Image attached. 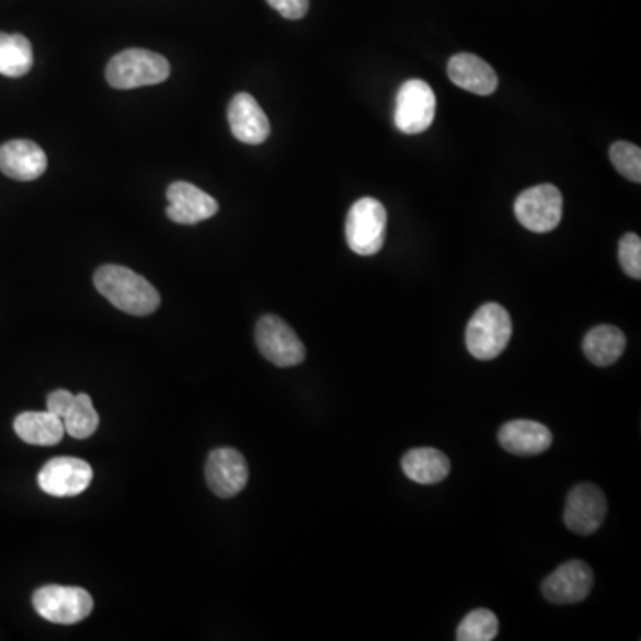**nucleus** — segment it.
<instances>
[{
  "label": "nucleus",
  "mask_w": 641,
  "mask_h": 641,
  "mask_svg": "<svg viewBox=\"0 0 641 641\" xmlns=\"http://www.w3.org/2000/svg\"><path fill=\"white\" fill-rule=\"evenodd\" d=\"M93 282L100 295L110 299L116 309L133 316H148L161 305L156 287L128 267L116 264L99 267Z\"/></svg>",
  "instance_id": "nucleus-1"
},
{
  "label": "nucleus",
  "mask_w": 641,
  "mask_h": 641,
  "mask_svg": "<svg viewBox=\"0 0 641 641\" xmlns=\"http://www.w3.org/2000/svg\"><path fill=\"white\" fill-rule=\"evenodd\" d=\"M512 332L508 310L499 304L481 305L467 324V350L478 360H494L508 346Z\"/></svg>",
  "instance_id": "nucleus-2"
},
{
  "label": "nucleus",
  "mask_w": 641,
  "mask_h": 641,
  "mask_svg": "<svg viewBox=\"0 0 641 641\" xmlns=\"http://www.w3.org/2000/svg\"><path fill=\"white\" fill-rule=\"evenodd\" d=\"M105 77L116 90L161 84L170 77V62L167 61V57L152 50L128 48L111 59Z\"/></svg>",
  "instance_id": "nucleus-3"
},
{
  "label": "nucleus",
  "mask_w": 641,
  "mask_h": 641,
  "mask_svg": "<svg viewBox=\"0 0 641 641\" xmlns=\"http://www.w3.org/2000/svg\"><path fill=\"white\" fill-rule=\"evenodd\" d=\"M387 236V210L375 198H360L353 204L346 218L347 247L358 255L380 252Z\"/></svg>",
  "instance_id": "nucleus-4"
},
{
  "label": "nucleus",
  "mask_w": 641,
  "mask_h": 641,
  "mask_svg": "<svg viewBox=\"0 0 641 641\" xmlns=\"http://www.w3.org/2000/svg\"><path fill=\"white\" fill-rule=\"evenodd\" d=\"M33 606L39 617L48 622L71 626L90 617L93 597L84 588L48 584L34 592Z\"/></svg>",
  "instance_id": "nucleus-5"
},
{
  "label": "nucleus",
  "mask_w": 641,
  "mask_h": 641,
  "mask_svg": "<svg viewBox=\"0 0 641 641\" xmlns=\"http://www.w3.org/2000/svg\"><path fill=\"white\" fill-rule=\"evenodd\" d=\"M515 216L518 224L531 232H551L563 216V196L556 185L529 187L515 199Z\"/></svg>",
  "instance_id": "nucleus-6"
},
{
  "label": "nucleus",
  "mask_w": 641,
  "mask_h": 641,
  "mask_svg": "<svg viewBox=\"0 0 641 641\" xmlns=\"http://www.w3.org/2000/svg\"><path fill=\"white\" fill-rule=\"evenodd\" d=\"M255 342L264 358L278 367L298 366L305 360L304 342L278 316H264L255 328Z\"/></svg>",
  "instance_id": "nucleus-7"
},
{
  "label": "nucleus",
  "mask_w": 641,
  "mask_h": 641,
  "mask_svg": "<svg viewBox=\"0 0 641 641\" xmlns=\"http://www.w3.org/2000/svg\"><path fill=\"white\" fill-rule=\"evenodd\" d=\"M437 99L427 82L412 79L404 82L396 99V127L403 134H421L432 127Z\"/></svg>",
  "instance_id": "nucleus-8"
},
{
  "label": "nucleus",
  "mask_w": 641,
  "mask_h": 641,
  "mask_svg": "<svg viewBox=\"0 0 641 641\" xmlns=\"http://www.w3.org/2000/svg\"><path fill=\"white\" fill-rule=\"evenodd\" d=\"M606 513L608 504L603 490L598 489L597 484L581 483L570 490L563 520L570 531L588 537L603 526Z\"/></svg>",
  "instance_id": "nucleus-9"
},
{
  "label": "nucleus",
  "mask_w": 641,
  "mask_h": 641,
  "mask_svg": "<svg viewBox=\"0 0 641 641\" xmlns=\"http://www.w3.org/2000/svg\"><path fill=\"white\" fill-rule=\"evenodd\" d=\"M93 481V469L88 461L59 456L39 470L38 484L45 494L54 497H73L84 492Z\"/></svg>",
  "instance_id": "nucleus-10"
},
{
  "label": "nucleus",
  "mask_w": 641,
  "mask_h": 641,
  "mask_svg": "<svg viewBox=\"0 0 641 641\" xmlns=\"http://www.w3.org/2000/svg\"><path fill=\"white\" fill-rule=\"evenodd\" d=\"M594 586V572L588 563L570 560L547 575L541 594L552 604H575L588 597Z\"/></svg>",
  "instance_id": "nucleus-11"
},
{
  "label": "nucleus",
  "mask_w": 641,
  "mask_h": 641,
  "mask_svg": "<svg viewBox=\"0 0 641 641\" xmlns=\"http://www.w3.org/2000/svg\"><path fill=\"white\" fill-rule=\"evenodd\" d=\"M248 466L244 456L232 447H219L210 453L205 466V478L214 494L221 499L233 497L248 484Z\"/></svg>",
  "instance_id": "nucleus-12"
},
{
  "label": "nucleus",
  "mask_w": 641,
  "mask_h": 641,
  "mask_svg": "<svg viewBox=\"0 0 641 641\" xmlns=\"http://www.w3.org/2000/svg\"><path fill=\"white\" fill-rule=\"evenodd\" d=\"M167 216L179 225H196L213 218L219 205L213 196L190 182H175L167 191Z\"/></svg>",
  "instance_id": "nucleus-13"
},
{
  "label": "nucleus",
  "mask_w": 641,
  "mask_h": 641,
  "mask_svg": "<svg viewBox=\"0 0 641 641\" xmlns=\"http://www.w3.org/2000/svg\"><path fill=\"white\" fill-rule=\"evenodd\" d=\"M228 124L236 139L247 145H261L270 138V119L250 93L233 96L228 105Z\"/></svg>",
  "instance_id": "nucleus-14"
},
{
  "label": "nucleus",
  "mask_w": 641,
  "mask_h": 641,
  "mask_svg": "<svg viewBox=\"0 0 641 641\" xmlns=\"http://www.w3.org/2000/svg\"><path fill=\"white\" fill-rule=\"evenodd\" d=\"M47 170V156L28 139H14L0 147V171L13 181H36Z\"/></svg>",
  "instance_id": "nucleus-15"
},
{
  "label": "nucleus",
  "mask_w": 641,
  "mask_h": 641,
  "mask_svg": "<svg viewBox=\"0 0 641 641\" xmlns=\"http://www.w3.org/2000/svg\"><path fill=\"white\" fill-rule=\"evenodd\" d=\"M499 444L517 456H535L547 451L552 444L549 427L529 419H515L499 430Z\"/></svg>",
  "instance_id": "nucleus-16"
},
{
  "label": "nucleus",
  "mask_w": 641,
  "mask_h": 641,
  "mask_svg": "<svg viewBox=\"0 0 641 641\" xmlns=\"http://www.w3.org/2000/svg\"><path fill=\"white\" fill-rule=\"evenodd\" d=\"M447 76L458 88L476 95H492L497 90L494 68L474 54L453 56L447 65Z\"/></svg>",
  "instance_id": "nucleus-17"
},
{
  "label": "nucleus",
  "mask_w": 641,
  "mask_h": 641,
  "mask_svg": "<svg viewBox=\"0 0 641 641\" xmlns=\"http://www.w3.org/2000/svg\"><path fill=\"white\" fill-rule=\"evenodd\" d=\"M401 469L409 480L421 484H435L446 480L451 472V461L444 453L433 447H417L407 453Z\"/></svg>",
  "instance_id": "nucleus-18"
},
{
  "label": "nucleus",
  "mask_w": 641,
  "mask_h": 641,
  "mask_svg": "<svg viewBox=\"0 0 641 641\" xmlns=\"http://www.w3.org/2000/svg\"><path fill=\"white\" fill-rule=\"evenodd\" d=\"M14 432L33 446H56L65 437L61 419L48 412H24L14 419Z\"/></svg>",
  "instance_id": "nucleus-19"
},
{
  "label": "nucleus",
  "mask_w": 641,
  "mask_h": 641,
  "mask_svg": "<svg viewBox=\"0 0 641 641\" xmlns=\"http://www.w3.org/2000/svg\"><path fill=\"white\" fill-rule=\"evenodd\" d=\"M626 335L622 330L611 324H600L586 333L583 352L594 366L608 367L623 355Z\"/></svg>",
  "instance_id": "nucleus-20"
},
{
  "label": "nucleus",
  "mask_w": 641,
  "mask_h": 641,
  "mask_svg": "<svg viewBox=\"0 0 641 641\" xmlns=\"http://www.w3.org/2000/svg\"><path fill=\"white\" fill-rule=\"evenodd\" d=\"M33 65V45L25 36L0 33V76L24 77Z\"/></svg>",
  "instance_id": "nucleus-21"
},
{
  "label": "nucleus",
  "mask_w": 641,
  "mask_h": 641,
  "mask_svg": "<svg viewBox=\"0 0 641 641\" xmlns=\"http://www.w3.org/2000/svg\"><path fill=\"white\" fill-rule=\"evenodd\" d=\"M61 421L65 433H68L70 437L79 438V440L91 437L100 423L99 413H96L93 401L88 394H77L76 401Z\"/></svg>",
  "instance_id": "nucleus-22"
},
{
  "label": "nucleus",
  "mask_w": 641,
  "mask_h": 641,
  "mask_svg": "<svg viewBox=\"0 0 641 641\" xmlns=\"http://www.w3.org/2000/svg\"><path fill=\"white\" fill-rule=\"evenodd\" d=\"M499 632V620L490 609L470 611L456 629L458 641H492Z\"/></svg>",
  "instance_id": "nucleus-23"
},
{
  "label": "nucleus",
  "mask_w": 641,
  "mask_h": 641,
  "mask_svg": "<svg viewBox=\"0 0 641 641\" xmlns=\"http://www.w3.org/2000/svg\"><path fill=\"white\" fill-rule=\"evenodd\" d=\"M609 159L620 175L627 181L641 182V150L637 145L627 141L613 142L609 148Z\"/></svg>",
  "instance_id": "nucleus-24"
},
{
  "label": "nucleus",
  "mask_w": 641,
  "mask_h": 641,
  "mask_svg": "<svg viewBox=\"0 0 641 641\" xmlns=\"http://www.w3.org/2000/svg\"><path fill=\"white\" fill-rule=\"evenodd\" d=\"M618 261L627 276L641 278V239L637 233H626L618 242Z\"/></svg>",
  "instance_id": "nucleus-25"
},
{
  "label": "nucleus",
  "mask_w": 641,
  "mask_h": 641,
  "mask_svg": "<svg viewBox=\"0 0 641 641\" xmlns=\"http://www.w3.org/2000/svg\"><path fill=\"white\" fill-rule=\"evenodd\" d=\"M267 4L273 10L287 20H299L304 19L307 11H309V0H267Z\"/></svg>",
  "instance_id": "nucleus-26"
},
{
  "label": "nucleus",
  "mask_w": 641,
  "mask_h": 641,
  "mask_svg": "<svg viewBox=\"0 0 641 641\" xmlns=\"http://www.w3.org/2000/svg\"><path fill=\"white\" fill-rule=\"evenodd\" d=\"M76 401V394L68 390H54L53 394L47 398V410L57 417H65V413L70 410L71 404Z\"/></svg>",
  "instance_id": "nucleus-27"
}]
</instances>
